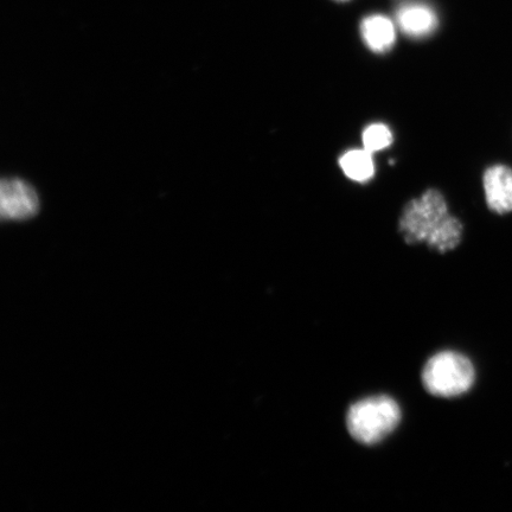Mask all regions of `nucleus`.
Instances as JSON below:
<instances>
[{
    "label": "nucleus",
    "instance_id": "f257e3e1",
    "mask_svg": "<svg viewBox=\"0 0 512 512\" xmlns=\"http://www.w3.org/2000/svg\"><path fill=\"white\" fill-rule=\"evenodd\" d=\"M400 233L409 245L426 243L435 251L447 253L462 241L463 224L450 214L441 192L428 190L403 210Z\"/></svg>",
    "mask_w": 512,
    "mask_h": 512
},
{
    "label": "nucleus",
    "instance_id": "f03ea898",
    "mask_svg": "<svg viewBox=\"0 0 512 512\" xmlns=\"http://www.w3.org/2000/svg\"><path fill=\"white\" fill-rule=\"evenodd\" d=\"M400 420L398 402L381 395L352 405L347 415V426L351 437L358 443L376 445L396 430Z\"/></svg>",
    "mask_w": 512,
    "mask_h": 512
},
{
    "label": "nucleus",
    "instance_id": "7ed1b4c3",
    "mask_svg": "<svg viewBox=\"0 0 512 512\" xmlns=\"http://www.w3.org/2000/svg\"><path fill=\"white\" fill-rule=\"evenodd\" d=\"M475 382V368L469 358L453 351L440 352L427 362L422 383L438 398H456L469 392Z\"/></svg>",
    "mask_w": 512,
    "mask_h": 512
},
{
    "label": "nucleus",
    "instance_id": "20e7f679",
    "mask_svg": "<svg viewBox=\"0 0 512 512\" xmlns=\"http://www.w3.org/2000/svg\"><path fill=\"white\" fill-rule=\"evenodd\" d=\"M38 196L22 179H3L0 185V211L4 220H25L37 213Z\"/></svg>",
    "mask_w": 512,
    "mask_h": 512
},
{
    "label": "nucleus",
    "instance_id": "39448f33",
    "mask_svg": "<svg viewBox=\"0 0 512 512\" xmlns=\"http://www.w3.org/2000/svg\"><path fill=\"white\" fill-rule=\"evenodd\" d=\"M403 34L412 38H424L433 34L438 28V16L430 5L421 2L402 4L396 12Z\"/></svg>",
    "mask_w": 512,
    "mask_h": 512
},
{
    "label": "nucleus",
    "instance_id": "423d86ee",
    "mask_svg": "<svg viewBox=\"0 0 512 512\" xmlns=\"http://www.w3.org/2000/svg\"><path fill=\"white\" fill-rule=\"evenodd\" d=\"M486 202L497 214L512 211V170L505 165H495L484 175Z\"/></svg>",
    "mask_w": 512,
    "mask_h": 512
},
{
    "label": "nucleus",
    "instance_id": "0eeeda50",
    "mask_svg": "<svg viewBox=\"0 0 512 512\" xmlns=\"http://www.w3.org/2000/svg\"><path fill=\"white\" fill-rule=\"evenodd\" d=\"M361 35L366 46L376 54L387 53L393 48L396 40L393 22L382 15L364 18L361 23Z\"/></svg>",
    "mask_w": 512,
    "mask_h": 512
},
{
    "label": "nucleus",
    "instance_id": "6e6552de",
    "mask_svg": "<svg viewBox=\"0 0 512 512\" xmlns=\"http://www.w3.org/2000/svg\"><path fill=\"white\" fill-rule=\"evenodd\" d=\"M345 175L355 182H367L373 178L375 172L374 160L366 149L352 150L339 160Z\"/></svg>",
    "mask_w": 512,
    "mask_h": 512
},
{
    "label": "nucleus",
    "instance_id": "1a4fd4ad",
    "mask_svg": "<svg viewBox=\"0 0 512 512\" xmlns=\"http://www.w3.org/2000/svg\"><path fill=\"white\" fill-rule=\"evenodd\" d=\"M364 149L370 153L387 149L393 143V134L387 126L382 124L371 125L363 132Z\"/></svg>",
    "mask_w": 512,
    "mask_h": 512
},
{
    "label": "nucleus",
    "instance_id": "9d476101",
    "mask_svg": "<svg viewBox=\"0 0 512 512\" xmlns=\"http://www.w3.org/2000/svg\"><path fill=\"white\" fill-rule=\"evenodd\" d=\"M336 2H341V3H343V2H349V0H336Z\"/></svg>",
    "mask_w": 512,
    "mask_h": 512
}]
</instances>
